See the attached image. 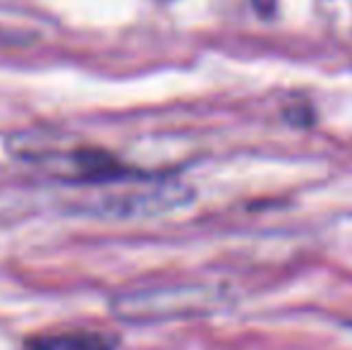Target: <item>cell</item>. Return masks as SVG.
Here are the masks:
<instances>
[{"label": "cell", "mask_w": 352, "mask_h": 350, "mask_svg": "<svg viewBox=\"0 0 352 350\" xmlns=\"http://www.w3.org/2000/svg\"><path fill=\"white\" fill-rule=\"evenodd\" d=\"M195 199V190L180 180H148L144 177L140 185L125 190H108L91 197L79 206L82 214L98 219H151V216L170 214L182 209Z\"/></svg>", "instance_id": "obj_2"}, {"label": "cell", "mask_w": 352, "mask_h": 350, "mask_svg": "<svg viewBox=\"0 0 352 350\" xmlns=\"http://www.w3.org/2000/svg\"><path fill=\"white\" fill-rule=\"evenodd\" d=\"M120 338L101 329H58L34 333L24 341L22 350H118Z\"/></svg>", "instance_id": "obj_3"}, {"label": "cell", "mask_w": 352, "mask_h": 350, "mask_svg": "<svg viewBox=\"0 0 352 350\" xmlns=\"http://www.w3.org/2000/svg\"><path fill=\"white\" fill-rule=\"evenodd\" d=\"M230 295L218 285L180 283L161 288L130 290L111 300L113 317L122 322H168V319L206 317V314L228 305Z\"/></svg>", "instance_id": "obj_1"}]
</instances>
